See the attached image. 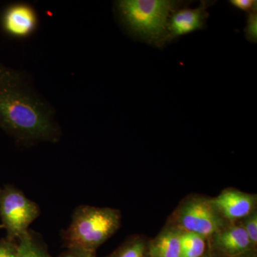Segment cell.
<instances>
[{"label": "cell", "instance_id": "cell-21", "mask_svg": "<svg viewBox=\"0 0 257 257\" xmlns=\"http://www.w3.org/2000/svg\"><path fill=\"white\" fill-rule=\"evenodd\" d=\"M3 229V225H2L1 224H0V229Z\"/></svg>", "mask_w": 257, "mask_h": 257}, {"label": "cell", "instance_id": "cell-6", "mask_svg": "<svg viewBox=\"0 0 257 257\" xmlns=\"http://www.w3.org/2000/svg\"><path fill=\"white\" fill-rule=\"evenodd\" d=\"M211 200L225 221L241 220L256 209V196L236 189H225Z\"/></svg>", "mask_w": 257, "mask_h": 257}, {"label": "cell", "instance_id": "cell-19", "mask_svg": "<svg viewBox=\"0 0 257 257\" xmlns=\"http://www.w3.org/2000/svg\"><path fill=\"white\" fill-rule=\"evenodd\" d=\"M236 257H256V256L254 252H253V250H251V251H248V252L243 253V254Z\"/></svg>", "mask_w": 257, "mask_h": 257}, {"label": "cell", "instance_id": "cell-12", "mask_svg": "<svg viewBox=\"0 0 257 257\" xmlns=\"http://www.w3.org/2000/svg\"><path fill=\"white\" fill-rule=\"evenodd\" d=\"M106 257H151L149 242L141 236L128 238L121 246Z\"/></svg>", "mask_w": 257, "mask_h": 257}, {"label": "cell", "instance_id": "cell-5", "mask_svg": "<svg viewBox=\"0 0 257 257\" xmlns=\"http://www.w3.org/2000/svg\"><path fill=\"white\" fill-rule=\"evenodd\" d=\"M176 226L182 231L194 233L206 239L212 237L226 225L211 199L197 196L187 198L179 205L176 211Z\"/></svg>", "mask_w": 257, "mask_h": 257}, {"label": "cell", "instance_id": "cell-8", "mask_svg": "<svg viewBox=\"0 0 257 257\" xmlns=\"http://www.w3.org/2000/svg\"><path fill=\"white\" fill-rule=\"evenodd\" d=\"M206 8V3L203 2L195 9L175 10L169 20L166 41L204 28L208 17Z\"/></svg>", "mask_w": 257, "mask_h": 257}, {"label": "cell", "instance_id": "cell-10", "mask_svg": "<svg viewBox=\"0 0 257 257\" xmlns=\"http://www.w3.org/2000/svg\"><path fill=\"white\" fill-rule=\"evenodd\" d=\"M182 230L177 226H169L149 243L151 257H180V236Z\"/></svg>", "mask_w": 257, "mask_h": 257}, {"label": "cell", "instance_id": "cell-2", "mask_svg": "<svg viewBox=\"0 0 257 257\" xmlns=\"http://www.w3.org/2000/svg\"><path fill=\"white\" fill-rule=\"evenodd\" d=\"M121 219V213L116 209L79 206L69 227L62 232L64 247L96 254V249L119 229Z\"/></svg>", "mask_w": 257, "mask_h": 257}, {"label": "cell", "instance_id": "cell-7", "mask_svg": "<svg viewBox=\"0 0 257 257\" xmlns=\"http://www.w3.org/2000/svg\"><path fill=\"white\" fill-rule=\"evenodd\" d=\"M5 33L15 38H27L38 26L35 10L27 3H15L5 9L1 19Z\"/></svg>", "mask_w": 257, "mask_h": 257}, {"label": "cell", "instance_id": "cell-13", "mask_svg": "<svg viewBox=\"0 0 257 257\" xmlns=\"http://www.w3.org/2000/svg\"><path fill=\"white\" fill-rule=\"evenodd\" d=\"M180 257H202L205 253L206 239L194 233L182 231Z\"/></svg>", "mask_w": 257, "mask_h": 257}, {"label": "cell", "instance_id": "cell-4", "mask_svg": "<svg viewBox=\"0 0 257 257\" xmlns=\"http://www.w3.org/2000/svg\"><path fill=\"white\" fill-rule=\"evenodd\" d=\"M40 214L38 204L20 189L10 184L0 187V219L7 238L18 241Z\"/></svg>", "mask_w": 257, "mask_h": 257}, {"label": "cell", "instance_id": "cell-1", "mask_svg": "<svg viewBox=\"0 0 257 257\" xmlns=\"http://www.w3.org/2000/svg\"><path fill=\"white\" fill-rule=\"evenodd\" d=\"M0 128L19 143L60 140L53 107L22 72L0 64Z\"/></svg>", "mask_w": 257, "mask_h": 257}, {"label": "cell", "instance_id": "cell-11", "mask_svg": "<svg viewBox=\"0 0 257 257\" xmlns=\"http://www.w3.org/2000/svg\"><path fill=\"white\" fill-rule=\"evenodd\" d=\"M18 241L19 257H52L41 236L31 229Z\"/></svg>", "mask_w": 257, "mask_h": 257}, {"label": "cell", "instance_id": "cell-9", "mask_svg": "<svg viewBox=\"0 0 257 257\" xmlns=\"http://www.w3.org/2000/svg\"><path fill=\"white\" fill-rule=\"evenodd\" d=\"M212 238L215 247L226 256L236 257L254 249L241 224H226Z\"/></svg>", "mask_w": 257, "mask_h": 257}, {"label": "cell", "instance_id": "cell-17", "mask_svg": "<svg viewBox=\"0 0 257 257\" xmlns=\"http://www.w3.org/2000/svg\"><path fill=\"white\" fill-rule=\"evenodd\" d=\"M256 1L254 0H231L230 3L240 10L252 13L256 11Z\"/></svg>", "mask_w": 257, "mask_h": 257}, {"label": "cell", "instance_id": "cell-3", "mask_svg": "<svg viewBox=\"0 0 257 257\" xmlns=\"http://www.w3.org/2000/svg\"><path fill=\"white\" fill-rule=\"evenodd\" d=\"M115 10L121 25L133 36L152 43H162L177 3L169 0H119Z\"/></svg>", "mask_w": 257, "mask_h": 257}, {"label": "cell", "instance_id": "cell-14", "mask_svg": "<svg viewBox=\"0 0 257 257\" xmlns=\"http://www.w3.org/2000/svg\"><path fill=\"white\" fill-rule=\"evenodd\" d=\"M240 224L243 226V229L246 231L248 239L251 241L253 248L256 247L257 245V211L256 209L252 213L241 219Z\"/></svg>", "mask_w": 257, "mask_h": 257}, {"label": "cell", "instance_id": "cell-16", "mask_svg": "<svg viewBox=\"0 0 257 257\" xmlns=\"http://www.w3.org/2000/svg\"><path fill=\"white\" fill-rule=\"evenodd\" d=\"M245 35L248 41L256 43L257 41V15L256 12L248 13L245 28Z\"/></svg>", "mask_w": 257, "mask_h": 257}, {"label": "cell", "instance_id": "cell-18", "mask_svg": "<svg viewBox=\"0 0 257 257\" xmlns=\"http://www.w3.org/2000/svg\"><path fill=\"white\" fill-rule=\"evenodd\" d=\"M57 257H98L96 254H89L78 252V251H72V250L66 249L63 252L61 253Z\"/></svg>", "mask_w": 257, "mask_h": 257}, {"label": "cell", "instance_id": "cell-20", "mask_svg": "<svg viewBox=\"0 0 257 257\" xmlns=\"http://www.w3.org/2000/svg\"><path fill=\"white\" fill-rule=\"evenodd\" d=\"M202 257H210V256L208 253H204Z\"/></svg>", "mask_w": 257, "mask_h": 257}, {"label": "cell", "instance_id": "cell-15", "mask_svg": "<svg viewBox=\"0 0 257 257\" xmlns=\"http://www.w3.org/2000/svg\"><path fill=\"white\" fill-rule=\"evenodd\" d=\"M0 257H19L18 241L7 237L0 239Z\"/></svg>", "mask_w": 257, "mask_h": 257}]
</instances>
